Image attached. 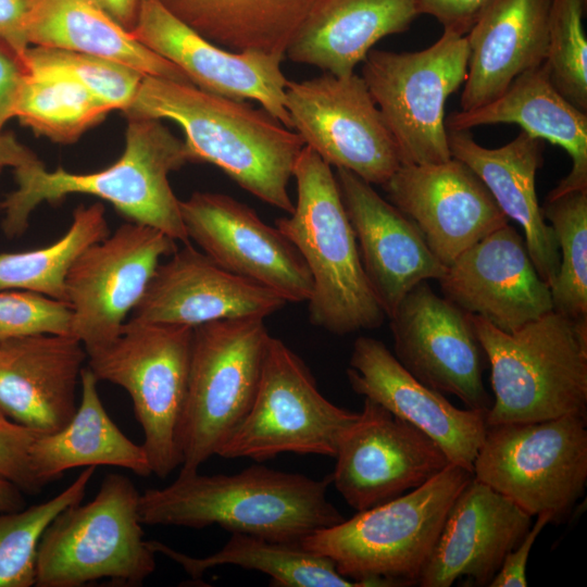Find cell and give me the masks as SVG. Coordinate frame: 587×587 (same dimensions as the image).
I'll list each match as a JSON object with an SVG mask.
<instances>
[{"instance_id": "obj_40", "label": "cell", "mask_w": 587, "mask_h": 587, "mask_svg": "<svg viewBox=\"0 0 587 587\" xmlns=\"http://www.w3.org/2000/svg\"><path fill=\"white\" fill-rule=\"evenodd\" d=\"M67 302L27 290H0V344L32 335H72Z\"/></svg>"}, {"instance_id": "obj_47", "label": "cell", "mask_w": 587, "mask_h": 587, "mask_svg": "<svg viewBox=\"0 0 587 587\" xmlns=\"http://www.w3.org/2000/svg\"><path fill=\"white\" fill-rule=\"evenodd\" d=\"M127 30L135 26L141 0H97Z\"/></svg>"}, {"instance_id": "obj_34", "label": "cell", "mask_w": 587, "mask_h": 587, "mask_svg": "<svg viewBox=\"0 0 587 587\" xmlns=\"http://www.w3.org/2000/svg\"><path fill=\"white\" fill-rule=\"evenodd\" d=\"M110 234L102 203L79 204L65 234L49 246L0 253V290H27L66 302L65 278L76 258Z\"/></svg>"}, {"instance_id": "obj_3", "label": "cell", "mask_w": 587, "mask_h": 587, "mask_svg": "<svg viewBox=\"0 0 587 587\" xmlns=\"http://www.w3.org/2000/svg\"><path fill=\"white\" fill-rule=\"evenodd\" d=\"M187 163L190 159L184 140L160 120L127 117L123 153L107 168L91 173L62 167L48 171L40 160L14 168L16 188L2 200V229L8 237H17L39 204L80 193L108 201L129 221L188 243L180 200L168 179Z\"/></svg>"}, {"instance_id": "obj_41", "label": "cell", "mask_w": 587, "mask_h": 587, "mask_svg": "<svg viewBox=\"0 0 587 587\" xmlns=\"http://www.w3.org/2000/svg\"><path fill=\"white\" fill-rule=\"evenodd\" d=\"M37 435L33 429L0 415V478L30 495L43 488L36 478L30 458Z\"/></svg>"}, {"instance_id": "obj_4", "label": "cell", "mask_w": 587, "mask_h": 587, "mask_svg": "<svg viewBox=\"0 0 587 587\" xmlns=\"http://www.w3.org/2000/svg\"><path fill=\"white\" fill-rule=\"evenodd\" d=\"M292 177L297 201L275 226L300 253L311 275L310 323L339 336L378 328L387 316L365 275L330 165L304 146Z\"/></svg>"}, {"instance_id": "obj_5", "label": "cell", "mask_w": 587, "mask_h": 587, "mask_svg": "<svg viewBox=\"0 0 587 587\" xmlns=\"http://www.w3.org/2000/svg\"><path fill=\"white\" fill-rule=\"evenodd\" d=\"M471 319L495 396L487 426L586 416L587 319L551 311L511 334L477 315Z\"/></svg>"}, {"instance_id": "obj_27", "label": "cell", "mask_w": 587, "mask_h": 587, "mask_svg": "<svg viewBox=\"0 0 587 587\" xmlns=\"http://www.w3.org/2000/svg\"><path fill=\"white\" fill-rule=\"evenodd\" d=\"M451 157L465 163L483 180L509 220L519 223L539 277L551 287L559 266V247L538 203L535 178L544 162L542 140L524 130L507 145H478L470 130L447 129Z\"/></svg>"}, {"instance_id": "obj_13", "label": "cell", "mask_w": 587, "mask_h": 587, "mask_svg": "<svg viewBox=\"0 0 587 587\" xmlns=\"http://www.w3.org/2000/svg\"><path fill=\"white\" fill-rule=\"evenodd\" d=\"M291 128L328 165L384 185L401 165L397 145L365 82L355 73L288 80Z\"/></svg>"}, {"instance_id": "obj_49", "label": "cell", "mask_w": 587, "mask_h": 587, "mask_svg": "<svg viewBox=\"0 0 587 587\" xmlns=\"http://www.w3.org/2000/svg\"><path fill=\"white\" fill-rule=\"evenodd\" d=\"M2 168H0V175H1ZM2 213V200L0 199V214Z\"/></svg>"}, {"instance_id": "obj_1", "label": "cell", "mask_w": 587, "mask_h": 587, "mask_svg": "<svg viewBox=\"0 0 587 587\" xmlns=\"http://www.w3.org/2000/svg\"><path fill=\"white\" fill-rule=\"evenodd\" d=\"M124 114L175 122L190 163L213 164L258 199L292 212L288 185L304 143L264 109L189 83L143 76Z\"/></svg>"}, {"instance_id": "obj_31", "label": "cell", "mask_w": 587, "mask_h": 587, "mask_svg": "<svg viewBox=\"0 0 587 587\" xmlns=\"http://www.w3.org/2000/svg\"><path fill=\"white\" fill-rule=\"evenodd\" d=\"M98 382L85 366L80 375L82 397L73 417L57 432L37 435L30 458L42 487L80 466L110 465L143 477L152 474L142 445L132 441L107 413Z\"/></svg>"}, {"instance_id": "obj_46", "label": "cell", "mask_w": 587, "mask_h": 587, "mask_svg": "<svg viewBox=\"0 0 587 587\" xmlns=\"http://www.w3.org/2000/svg\"><path fill=\"white\" fill-rule=\"evenodd\" d=\"M39 161L37 155L22 145L13 134L0 130V168L20 167Z\"/></svg>"}, {"instance_id": "obj_2", "label": "cell", "mask_w": 587, "mask_h": 587, "mask_svg": "<svg viewBox=\"0 0 587 587\" xmlns=\"http://www.w3.org/2000/svg\"><path fill=\"white\" fill-rule=\"evenodd\" d=\"M330 484V476L314 479L263 465L232 475L179 471L170 485L140 494L138 512L145 525H218L230 533L300 542L344 520L327 499Z\"/></svg>"}, {"instance_id": "obj_50", "label": "cell", "mask_w": 587, "mask_h": 587, "mask_svg": "<svg viewBox=\"0 0 587 587\" xmlns=\"http://www.w3.org/2000/svg\"><path fill=\"white\" fill-rule=\"evenodd\" d=\"M587 4V0H583Z\"/></svg>"}, {"instance_id": "obj_22", "label": "cell", "mask_w": 587, "mask_h": 587, "mask_svg": "<svg viewBox=\"0 0 587 587\" xmlns=\"http://www.w3.org/2000/svg\"><path fill=\"white\" fill-rule=\"evenodd\" d=\"M288 301L232 273L190 242L160 262L130 320L196 327L225 319L266 316Z\"/></svg>"}, {"instance_id": "obj_6", "label": "cell", "mask_w": 587, "mask_h": 587, "mask_svg": "<svg viewBox=\"0 0 587 587\" xmlns=\"http://www.w3.org/2000/svg\"><path fill=\"white\" fill-rule=\"evenodd\" d=\"M472 478V472L450 463L422 486L357 511L300 544L329 558L360 587L416 585L450 508Z\"/></svg>"}, {"instance_id": "obj_24", "label": "cell", "mask_w": 587, "mask_h": 587, "mask_svg": "<svg viewBox=\"0 0 587 587\" xmlns=\"http://www.w3.org/2000/svg\"><path fill=\"white\" fill-rule=\"evenodd\" d=\"M532 517L473 477L450 508L416 585L449 587L466 577L488 586L530 528Z\"/></svg>"}, {"instance_id": "obj_35", "label": "cell", "mask_w": 587, "mask_h": 587, "mask_svg": "<svg viewBox=\"0 0 587 587\" xmlns=\"http://www.w3.org/2000/svg\"><path fill=\"white\" fill-rule=\"evenodd\" d=\"M111 110L78 83L57 74L27 71L13 117L37 136L70 145Z\"/></svg>"}, {"instance_id": "obj_12", "label": "cell", "mask_w": 587, "mask_h": 587, "mask_svg": "<svg viewBox=\"0 0 587 587\" xmlns=\"http://www.w3.org/2000/svg\"><path fill=\"white\" fill-rule=\"evenodd\" d=\"M358 417L325 398L303 360L271 336L250 411L217 455L259 462L282 453L335 458Z\"/></svg>"}, {"instance_id": "obj_8", "label": "cell", "mask_w": 587, "mask_h": 587, "mask_svg": "<svg viewBox=\"0 0 587 587\" xmlns=\"http://www.w3.org/2000/svg\"><path fill=\"white\" fill-rule=\"evenodd\" d=\"M192 336L190 326L128 319L112 342L88 353L87 366L98 380L128 392L151 472L161 478L182 465Z\"/></svg>"}, {"instance_id": "obj_42", "label": "cell", "mask_w": 587, "mask_h": 587, "mask_svg": "<svg viewBox=\"0 0 587 587\" xmlns=\"http://www.w3.org/2000/svg\"><path fill=\"white\" fill-rule=\"evenodd\" d=\"M537 516L523 539L504 558L501 567L495 575L489 587H526V565L530 550L545 526L554 522L551 513L544 512Z\"/></svg>"}, {"instance_id": "obj_33", "label": "cell", "mask_w": 587, "mask_h": 587, "mask_svg": "<svg viewBox=\"0 0 587 587\" xmlns=\"http://www.w3.org/2000/svg\"><path fill=\"white\" fill-rule=\"evenodd\" d=\"M147 541L155 553L179 564L192 579H200L210 569L235 565L268 575L272 585L277 587H360L344 577L329 558L304 548L300 542L232 533L218 551L197 558L154 539Z\"/></svg>"}, {"instance_id": "obj_29", "label": "cell", "mask_w": 587, "mask_h": 587, "mask_svg": "<svg viewBox=\"0 0 587 587\" xmlns=\"http://www.w3.org/2000/svg\"><path fill=\"white\" fill-rule=\"evenodd\" d=\"M419 15L417 0H317L286 57L347 76L376 42L408 30Z\"/></svg>"}, {"instance_id": "obj_20", "label": "cell", "mask_w": 587, "mask_h": 587, "mask_svg": "<svg viewBox=\"0 0 587 587\" xmlns=\"http://www.w3.org/2000/svg\"><path fill=\"white\" fill-rule=\"evenodd\" d=\"M438 280L446 299L504 333L553 311L550 287L509 223L463 251Z\"/></svg>"}, {"instance_id": "obj_28", "label": "cell", "mask_w": 587, "mask_h": 587, "mask_svg": "<svg viewBox=\"0 0 587 587\" xmlns=\"http://www.w3.org/2000/svg\"><path fill=\"white\" fill-rule=\"evenodd\" d=\"M499 123L517 124L527 134L567 152L571 171L548 196L587 190V113L555 89L546 63L517 76L495 100L455 111L445 120L446 128L452 130Z\"/></svg>"}, {"instance_id": "obj_15", "label": "cell", "mask_w": 587, "mask_h": 587, "mask_svg": "<svg viewBox=\"0 0 587 587\" xmlns=\"http://www.w3.org/2000/svg\"><path fill=\"white\" fill-rule=\"evenodd\" d=\"M394 355L417 380L459 398L466 408L488 410L483 374L487 355L471 314L417 284L389 317Z\"/></svg>"}, {"instance_id": "obj_14", "label": "cell", "mask_w": 587, "mask_h": 587, "mask_svg": "<svg viewBox=\"0 0 587 587\" xmlns=\"http://www.w3.org/2000/svg\"><path fill=\"white\" fill-rule=\"evenodd\" d=\"M176 249V241L163 232L129 221L76 258L65 278V295L71 334L87 354L121 334L160 260Z\"/></svg>"}, {"instance_id": "obj_39", "label": "cell", "mask_w": 587, "mask_h": 587, "mask_svg": "<svg viewBox=\"0 0 587 587\" xmlns=\"http://www.w3.org/2000/svg\"><path fill=\"white\" fill-rule=\"evenodd\" d=\"M583 0H552L546 65L555 89L587 113V38Z\"/></svg>"}, {"instance_id": "obj_17", "label": "cell", "mask_w": 587, "mask_h": 587, "mask_svg": "<svg viewBox=\"0 0 587 587\" xmlns=\"http://www.w3.org/2000/svg\"><path fill=\"white\" fill-rule=\"evenodd\" d=\"M179 207L189 241L220 266L278 292L288 303L308 301L312 279L303 259L253 209L208 191H195Z\"/></svg>"}, {"instance_id": "obj_36", "label": "cell", "mask_w": 587, "mask_h": 587, "mask_svg": "<svg viewBox=\"0 0 587 587\" xmlns=\"http://www.w3.org/2000/svg\"><path fill=\"white\" fill-rule=\"evenodd\" d=\"M555 236L560 266L550 287L553 311L587 319V190L547 196L541 207Z\"/></svg>"}, {"instance_id": "obj_45", "label": "cell", "mask_w": 587, "mask_h": 587, "mask_svg": "<svg viewBox=\"0 0 587 587\" xmlns=\"http://www.w3.org/2000/svg\"><path fill=\"white\" fill-rule=\"evenodd\" d=\"M27 10L28 0H0V39L24 59L30 47L25 34Z\"/></svg>"}, {"instance_id": "obj_51", "label": "cell", "mask_w": 587, "mask_h": 587, "mask_svg": "<svg viewBox=\"0 0 587 587\" xmlns=\"http://www.w3.org/2000/svg\"><path fill=\"white\" fill-rule=\"evenodd\" d=\"M1 415V414H0Z\"/></svg>"}, {"instance_id": "obj_16", "label": "cell", "mask_w": 587, "mask_h": 587, "mask_svg": "<svg viewBox=\"0 0 587 587\" xmlns=\"http://www.w3.org/2000/svg\"><path fill=\"white\" fill-rule=\"evenodd\" d=\"M335 459L332 484L355 511L417 488L450 464L429 436L369 398Z\"/></svg>"}, {"instance_id": "obj_9", "label": "cell", "mask_w": 587, "mask_h": 587, "mask_svg": "<svg viewBox=\"0 0 587 587\" xmlns=\"http://www.w3.org/2000/svg\"><path fill=\"white\" fill-rule=\"evenodd\" d=\"M271 335L258 316L193 327L179 442L180 471L193 472L243 421L255 398Z\"/></svg>"}, {"instance_id": "obj_30", "label": "cell", "mask_w": 587, "mask_h": 587, "mask_svg": "<svg viewBox=\"0 0 587 587\" xmlns=\"http://www.w3.org/2000/svg\"><path fill=\"white\" fill-rule=\"evenodd\" d=\"M25 34L30 47L91 54L143 76L191 84L179 67L140 43L97 0H28Z\"/></svg>"}, {"instance_id": "obj_44", "label": "cell", "mask_w": 587, "mask_h": 587, "mask_svg": "<svg viewBox=\"0 0 587 587\" xmlns=\"http://www.w3.org/2000/svg\"><path fill=\"white\" fill-rule=\"evenodd\" d=\"M26 74L25 59L0 39V130L13 118L16 98Z\"/></svg>"}, {"instance_id": "obj_37", "label": "cell", "mask_w": 587, "mask_h": 587, "mask_svg": "<svg viewBox=\"0 0 587 587\" xmlns=\"http://www.w3.org/2000/svg\"><path fill=\"white\" fill-rule=\"evenodd\" d=\"M96 466H86L51 499L16 511L0 512V587H32L36 583L39 540L65 508L82 502Z\"/></svg>"}, {"instance_id": "obj_11", "label": "cell", "mask_w": 587, "mask_h": 587, "mask_svg": "<svg viewBox=\"0 0 587 587\" xmlns=\"http://www.w3.org/2000/svg\"><path fill=\"white\" fill-rule=\"evenodd\" d=\"M473 477L530 516L567 514L587 483L586 416L489 425Z\"/></svg>"}, {"instance_id": "obj_10", "label": "cell", "mask_w": 587, "mask_h": 587, "mask_svg": "<svg viewBox=\"0 0 587 587\" xmlns=\"http://www.w3.org/2000/svg\"><path fill=\"white\" fill-rule=\"evenodd\" d=\"M465 35L444 29L429 47L413 52L372 49L361 77L397 145L401 164L451 159L445 105L467 73Z\"/></svg>"}, {"instance_id": "obj_38", "label": "cell", "mask_w": 587, "mask_h": 587, "mask_svg": "<svg viewBox=\"0 0 587 587\" xmlns=\"http://www.w3.org/2000/svg\"><path fill=\"white\" fill-rule=\"evenodd\" d=\"M27 71L67 77L82 85L111 111L132 104L143 75L122 63L70 50L29 47Z\"/></svg>"}, {"instance_id": "obj_25", "label": "cell", "mask_w": 587, "mask_h": 587, "mask_svg": "<svg viewBox=\"0 0 587 587\" xmlns=\"http://www.w3.org/2000/svg\"><path fill=\"white\" fill-rule=\"evenodd\" d=\"M87 359L73 335L39 334L0 344V414L38 434L59 430L76 412Z\"/></svg>"}, {"instance_id": "obj_19", "label": "cell", "mask_w": 587, "mask_h": 587, "mask_svg": "<svg viewBox=\"0 0 587 587\" xmlns=\"http://www.w3.org/2000/svg\"><path fill=\"white\" fill-rule=\"evenodd\" d=\"M382 186L446 266L510 221L475 172L454 158L401 164Z\"/></svg>"}, {"instance_id": "obj_18", "label": "cell", "mask_w": 587, "mask_h": 587, "mask_svg": "<svg viewBox=\"0 0 587 587\" xmlns=\"http://www.w3.org/2000/svg\"><path fill=\"white\" fill-rule=\"evenodd\" d=\"M133 36L179 67L196 87L235 100H253L291 128L285 105L288 79L283 58L259 51H230L205 39L160 0H141Z\"/></svg>"}, {"instance_id": "obj_23", "label": "cell", "mask_w": 587, "mask_h": 587, "mask_svg": "<svg viewBox=\"0 0 587 587\" xmlns=\"http://www.w3.org/2000/svg\"><path fill=\"white\" fill-rule=\"evenodd\" d=\"M336 180L369 283L389 319L417 284L447 271L412 220L354 173L337 168Z\"/></svg>"}, {"instance_id": "obj_26", "label": "cell", "mask_w": 587, "mask_h": 587, "mask_svg": "<svg viewBox=\"0 0 587 587\" xmlns=\"http://www.w3.org/2000/svg\"><path fill=\"white\" fill-rule=\"evenodd\" d=\"M552 0H488L465 34L467 73L460 110L499 97L521 74L545 63Z\"/></svg>"}, {"instance_id": "obj_43", "label": "cell", "mask_w": 587, "mask_h": 587, "mask_svg": "<svg viewBox=\"0 0 587 587\" xmlns=\"http://www.w3.org/2000/svg\"><path fill=\"white\" fill-rule=\"evenodd\" d=\"M488 0H417L420 14L433 16L442 25L465 35Z\"/></svg>"}, {"instance_id": "obj_21", "label": "cell", "mask_w": 587, "mask_h": 587, "mask_svg": "<svg viewBox=\"0 0 587 587\" xmlns=\"http://www.w3.org/2000/svg\"><path fill=\"white\" fill-rule=\"evenodd\" d=\"M347 378L355 394L421 429L451 464L473 473L488 410L457 408L445 395L412 376L383 341L372 337L355 339Z\"/></svg>"}, {"instance_id": "obj_7", "label": "cell", "mask_w": 587, "mask_h": 587, "mask_svg": "<svg viewBox=\"0 0 587 587\" xmlns=\"http://www.w3.org/2000/svg\"><path fill=\"white\" fill-rule=\"evenodd\" d=\"M139 496L127 476L110 473L91 501L62 510L39 540L35 586L142 585L157 553L143 538Z\"/></svg>"}, {"instance_id": "obj_32", "label": "cell", "mask_w": 587, "mask_h": 587, "mask_svg": "<svg viewBox=\"0 0 587 587\" xmlns=\"http://www.w3.org/2000/svg\"><path fill=\"white\" fill-rule=\"evenodd\" d=\"M211 42L285 60L287 48L317 0H160Z\"/></svg>"}, {"instance_id": "obj_48", "label": "cell", "mask_w": 587, "mask_h": 587, "mask_svg": "<svg viewBox=\"0 0 587 587\" xmlns=\"http://www.w3.org/2000/svg\"><path fill=\"white\" fill-rule=\"evenodd\" d=\"M22 490L0 478V512L21 510L25 505Z\"/></svg>"}]
</instances>
